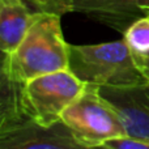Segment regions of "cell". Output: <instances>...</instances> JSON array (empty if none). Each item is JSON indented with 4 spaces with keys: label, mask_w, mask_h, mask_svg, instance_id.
<instances>
[{
    "label": "cell",
    "mask_w": 149,
    "mask_h": 149,
    "mask_svg": "<svg viewBox=\"0 0 149 149\" xmlns=\"http://www.w3.org/2000/svg\"><path fill=\"white\" fill-rule=\"evenodd\" d=\"M70 45L62 29V16L38 12L26 36L10 55L1 56V68L18 82L70 68Z\"/></svg>",
    "instance_id": "6da1fadb"
},
{
    "label": "cell",
    "mask_w": 149,
    "mask_h": 149,
    "mask_svg": "<svg viewBox=\"0 0 149 149\" xmlns=\"http://www.w3.org/2000/svg\"><path fill=\"white\" fill-rule=\"evenodd\" d=\"M85 84L131 86L147 80L135 67L126 41L97 45H70V68Z\"/></svg>",
    "instance_id": "7a4b0ae2"
},
{
    "label": "cell",
    "mask_w": 149,
    "mask_h": 149,
    "mask_svg": "<svg viewBox=\"0 0 149 149\" xmlns=\"http://www.w3.org/2000/svg\"><path fill=\"white\" fill-rule=\"evenodd\" d=\"M62 120L74 139L86 148H101L107 140L127 135V128L100 86L86 84L79 98L63 113Z\"/></svg>",
    "instance_id": "3957f363"
},
{
    "label": "cell",
    "mask_w": 149,
    "mask_h": 149,
    "mask_svg": "<svg viewBox=\"0 0 149 149\" xmlns=\"http://www.w3.org/2000/svg\"><path fill=\"white\" fill-rule=\"evenodd\" d=\"M85 84L70 70L37 76L22 82V105L26 115L45 126L62 120L67 110L84 92Z\"/></svg>",
    "instance_id": "277c9868"
},
{
    "label": "cell",
    "mask_w": 149,
    "mask_h": 149,
    "mask_svg": "<svg viewBox=\"0 0 149 149\" xmlns=\"http://www.w3.org/2000/svg\"><path fill=\"white\" fill-rule=\"evenodd\" d=\"M0 149H84L63 120L45 126L33 119L0 128Z\"/></svg>",
    "instance_id": "5b68a950"
},
{
    "label": "cell",
    "mask_w": 149,
    "mask_h": 149,
    "mask_svg": "<svg viewBox=\"0 0 149 149\" xmlns=\"http://www.w3.org/2000/svg\"><path fill=\"white\" fill-rule=\"evenodd\" d=\"M120 115L127 134L149 141V81L131 86H101Z\"/></svg>",
    "instance_id": "8992f818"
},
{
    "label": "cell",
    "mask_w": 149,
    "mask_h": 149,
    "mask_svg": "<svg viewBox=\"0 0 149 149\" xmlns=\"http://www.w3.org/2000/svg\"><path fill=\"white\" fill-rule=\"evenodd\" d=\"M73 12L82 13L120 34L145 16L137 0H73Z\"/></svg>",
    "instance_id": "52a82bcc"
},
{
    "label": "cell",
    "mask_w": 149,
    "mask_h": 149,
    "mask_svg": "<svg viewBox=\"0 0 149 149\" xmlns=\"http://www.w3.org/2000/svg\"><path fill=\"white\" fill-rule=\"evenodd\" d=\"M37 13L24 0H0V50L3 56L10 55L17 49Z\"/></svg>",
    "instance_id": "ba28073f"
},
{
    "label": "cell",
    "mask_w": 149,
    "mask_h": 149,
    "mask_svg": "<svg viewBox=\"0 0 149 149\" xmlns=\"http://www.w3.org/2000/svg\"><path fill=\"white\" fill-rule=\"evenodd\" d=\"M135 67L149 81V15L136 20L123 33Z\"/></svg>",
    "instance_id": "9c48e42d"
},
{
    "label": "cell",
    "mask_w": 149,
    "mask_h": 149,
    "mask_svg": "<svg viewBox=\"0 0 149 149\" xmlns=\"http://www.w3.org/2000/svg\"><path fill=\"white\" fill-rule=\"evenodd\" d=\"M37 12L64 16L73 12V0H28Z\"/></svg>",
    "instance_id": "30bf717a"
},
{
    "label": "cell",
    "mask_w": 149,
    "mask_h": 149,
    "mask_svg": "<svg viewBox=\"0 0 149 149\" xmlns=\"http://www.w3.org/2000/svg\"><path fill=\"white\" fill-rule=\"evenodd\" d=\"M101 148L106 149H149V141L132 135H123L114 137L105 143Z\"/></svg>",
    "instance_id": "8fae6325"
},
{
    "label": "cell",
    "mask_w": 149,
    "mask_h": 149,
    "mask_svg": "<svg viewBox=\"0 0 149 149\" xmlns=\"http://www.w3.org/2000/svg\"><path fill=\"white\" fill-rule=\"evenodd\" d=\"M137 4L144 15H149V0H137Z\"/></svg>",
    "instance_id": "7c38bea8"
}]
</instances>
